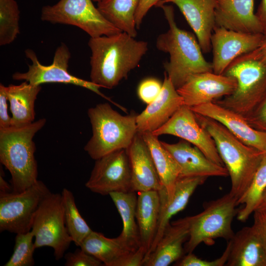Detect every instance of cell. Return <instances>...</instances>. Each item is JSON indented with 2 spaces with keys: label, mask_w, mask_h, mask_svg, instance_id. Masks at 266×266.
<instances>
[{
  "label": "cell",
  "mask_w": 266,
  "mask_h": 266,
  "mask_svg": "<svg viewBox=\"0 0 266 266\" xmlns=\"http://www.w3.org/2000/svg\"><path fill=\"white\" fill-rule=\"evenodd\" d=\"M91 81L112 89L139 64L148 50V43L125 32L90 37Z\"/></svg>",
  "instance_id": "obj_1"
},
{
  "label": "cell",
  "mask_w": 266,
  "mask_h": 266,
  "mask_svg": "<svg viewBox=\"0 0 266 266\" xmlns=\"http://www.w3.org/2000/svg\"><path fill=\"white\" fill-rule=\"evenodd\" d=\"M159 7L164 11L169 29L159 35L156 46L159 51L169 54V61L164 64L165 72L177 89L191 75L213 71L212 66L203 57L194 35L177 26L173 7L166 4Z\"/></svg>",
  "instance_id": "obj_2"
},
{
  "label": "cell",
  "mask_w": 266,
  "mask_h": 266,
  "mask_svg": "<svg viewBox=\"0 0 266 266\" xmlns=\"http://www.w3.org/2000/svg\"><path fill=\"white\" fill-rule=\"evenodd\" d=\"M194 113L214 140L231 178L229 193L238 200L250 185L265 153L245 144L216 120Z\"/></svg>",
  "instance_id": "obj_3"
},
{
  "label": "cell",
  "mask_w": 266,
  "mask_h": 266,
  "mask_svg": "<svg viewBox=\"0 0 266 266\" xmlns=\"http://www.w3.org/2000/svg\"><path fill=\"white\" fill-rule=\"evenodd\" d=\"M46 122L42 118L26 126L0 129V161L11 174L13 192H22L38 180L33 138Z\"/></svg>",
  "instance_id": "obj_4"
},
{
  "label": "cell",
  "mask_w": 266,
  "mask_h": 266,
  "mask_svg": "<svg viewBox=\"0 0 266 266\" xmlns=\"http://www.w3.org/2000/svg\"><path fill=\"white\" fill-rule=\"evenodd\" d=\"M92 136L84 147L96 160L111 152L127 149L137 133V114L123 115L108 103H100L88 110Z\"/></svg>",
  "instance_id": "obj_5"
},
{
  "label": "cell",
  "mask_w": 266,
  "mask_h": 266,
  "mask_svg": "<svg viewBox=\"0 0 266 266\" xmlns=\"http://www.w3.org/2000/svg\"><path fill=\"white\" fill-rule=\"evenodd\" d=\"M237 200L229 193L206 203L200 213L188 217L189 235L184 247L185 253H192L201 243L212 245L216 238L231 239L234 235L232 224L238 212Z\"/></svg>",
  "instance_id": "obj_6"
},
{
  "label": "cell",
  "mask_w": 266,
  "mask_h": 266,
  "mask_svg": "<svg viewBox=\"0 0 266 266\" xmlns=\"http://www.w3.org/2000/svg\"><path fill=\"white\" fill-rule=\"evenodd\" d=\"M223 74L234 78L236 87L231 95L213 102L245 118L266 91V65L242 55L235 59Z\"/></svg>",
  "instance_id": "obj_7"
},
{
  "label": "cell",
  "mask_w": 266,
  "mask_h": 266,
  "mask_svg": "<svg viewBox=\"0 0 266 266\" xmlns=\"http://www.w3.org/2000/svg\"><path fill=\"white\" fill-rule=\"evenodd\" d=\"M31 231L35 249L51 247L56 260L64 256L72 239L66 225L62 194L50 192L42 200L34 215Z\"/></svg>",
  "instance_id": "obj_8"
},
{
  "label": "cell",
  "mask_w": 266,
  "mask_h": 266,
  "mask_svg": "<svg viewBox=\"0 0 266 266\" xmlns=\"http://www.w3.org/2000/svg\"><path fill=\"white\" fill-rule=\"evenodd\" d=\"M93 1L60 0L54 5L42 7L41 20L53 24L77 27L90 37L111 35L123 32L103 17Z\"/></svg>",
  "instance_id": "obj_9"
},
{
  "label": "cell",
  "mask_w": 266,
  "mask_h": 266,
  "mask_svg": "<svg viewBox=\"0 0 266 266\" xmlns=\"http://www.w3.org/2000/svg\"><path fill=\"white\" fill-rule=\"evenodd\" d=\"M27 58L31 60L32 64L28 65V70L25 72H16L13 74L12 78L16 80H24L31 84L40 85L47 83H62L70 84L87 89L103 98L113 103L123 111L126 108L113 101L110 98L102 94L101 87L92 82L84 80L71 74L68 71L69 61L71 57L67 46L64 43L56 50L52 63L48 66L41 64L35 52L31 49L25 50Z\"/></svg>",
  "instance_id": "obj_10"
},
{
  "label": "cell",
  "mask_w": 266,
  "mask_h": 266,
  "mask_svg": "<svg viewBox=\"0 0 266 266\" xmlns=\"http://www.w3.org/2000/svg\"><path fill=\"white\" fill-rule=\"evenodd\" d=\"M51 192L41 181L19 193H0V231L16 234L31 231L40 203Z\"/></svg>",
  "instance_id": "obj_11"
},
{
  "label": "cell",
  "mask_w": 266,
  "mask_h": 266,
  "mask_svg": "<svg viewBox=\"0 0 266 266\" xmlns=\"http://www.w3.org/2000/svg\"><path fill=\"white\" fill-rule=\"evenodd\" d=\"M85 186L92 192L109 195L132 191L131 169L127 149L111 152L96 160Z\"/></svg>",
  "instance_id": "obj_12"
},
{
  "label": "cell",
  "mask_w": 266,
  "mask_h": 266,
  "mask_svg": "<svg viewBox=\"0 0 266 266\" xmlns=\"http://www.w3.org/2000/svg\"><path fill=\"white\" fill-rule=\"evenodd\" d=\"M159 136L169 134L185 140L200 150L210 160L224 166L210 134L198 122L194 112L182 106L162 127L152 133Z\"/></svg>",
  "instance_id": "obj_13"
},
{
  "label": "cell",
  "mask_w": 266,
  "mask_h": 266,
  "mask_svg": "<svg viewBox=\"0 0 266 266\" xmlns=\"http://www.w3.org/2000/svg\"><path fill=\"white\" fill-rule=\"evenodd\" d=\"M263 33H245L215 26L211 37L213 72L223 74L237 57L256 49Z\"/></svg>",
  "instance_id": "obj_14"
},
{
  "label": "cell",
  "mask_w": 266,
  "mask_h": 266,
  "mask_svg": "<svg viewBox=\"0 0 266 266\" xmlns=\"http://www.w3.org/2000/svg\"><path fill=\"white\" fill-rule=\"evenodd\" d=\"M233 77L212 72H205L190 76L177 89L184 105L190 107L212 102L232 94L236 87Z\"/></svg>",
  "instance_id": "obj_15"
},
{
  "label": "cell",
  "mask_w": 266,
  "mask_h": 266,
  "mask_svg": "<svg viewBox=\"0 0 266 266\" xmlns=\"http://www.w3.org/2000/svg\"><path fill=\"white\" fill-rule=\"evenodd\" d=\"M190 108L218 122L245 144L266 153V132L253 128L241 115L214 102Z\"/></svg>",
  "instance_id": "obj_16"
},
{
  "label": "cell",
  "mask_w": 266,
  "mask_h": 266,
  "mask_svg": "<svg viewBox=\"0 0 266 266\" xmlns=\"http://www.w3.org/2000/svg\"><path fill=\"white\" fill-rule=\"evenodd\" d=\"M161 92L158 97L140 113L137 114V132L153 133L164 125L172 116L184 105L170 79L165 72Z\"/></svg>",
  "instance_id": "obj_17"
},
{
  "label": "cell",
  "mask_w": 266,
  "mask_h": 266,
  "mask_svg": "<svg viewBox=\"0 0 266 266\" xmlns=\"http://www.w3.org/2000/svg\"><path fill=\"white\" fill-rule=\"evenodd\" d=\"M175 4L196 35L202 52L210 51L211 37L216 26L215 0H161L156 5Z\"/></svg>",
  "instance_id": "obj_18"
},
{
  "label": "cell",
  "mask_w": 266,
  "mask_h": 266,
  "mask_svg": "<svg viewBox=\"0 0 266 266\" xmlns=\"http://www.w3.org/2000/svg\"><path fill=\"white\" fill-rule=\"evenodd\" d=\"M161 141L180 167V177H227L228 171L224 166L208 159L197 147L181 139L175 143Z\"/></svg>",
  "instance_id": "obj_19"
},
{
  "label": "cell",
  "mask_w": 266,
  "mask_h": 266,
  "mask_svg": "<svg viewBox=\"0 0 266 266\" xmlns=\"http://www.w3.org/2000/svg\"><path fill=\"white\" fill-rule=\"evenodd\" d=\"M207 178L199 176L180 177L177 180L173 192L169 197L163 187L158 191L160 211L158 229L153 244L145 258L156 248L172 217L185 208L196 189L203 184Z\"/></svg>",
  "instance_id": "obj_20"
},
{
  "label": "cell",
  "mask_w": 266,
  "mask_h": 266,
  "mask_svg": "<svg viewBox=\"0 0 266 266\" xmlns=\"http://www.w3.org/2000/svg\"><path fill=\"white\" fill-rule=\"evenodd\" d=\"M254 3V0H215L216 26L239 32L263 33Z\"/></svg>",
  "instance_id": "obj_21"
},
{
  "label": "cell",
  "mask_w": 266,
  "mask_h": 266,
  "mask_svg": "<svg viewBox=\"0 0 266 266\" xmlns=\"http://www.w3.org/2000/svg\"><path fill=\"white\" fill-rule=\"evenodd\" d=\"M132 176V191H159L162 187L149 148L137 132L127 149Z\"/></svg>",
  "instance_id": "obj_22"
},
{
  "label": "cell",
  "mask_w": 266,
  "mask_h": 266,
  "mask_svg": "<svg viewBox=\"0 0 266 266\" xmlns=\"http://www.w3.org/2000/svg\"><path fill=\"white\" fill-rule=\"evenodd\" d=\"M188 217L169 223L154 251L144 260L142 266H168L183 256L184 242L188 239Z\"/></svg>",
  "instance_id": "obj_23"
},
{
  "label": "cell",
  "mask_w": 266,
  "mask_h": 266,
  "mask_svg": "<svg viewBox=\"0 0 266 266\" xmlns=\"http://www.w3.org/2000/svg\"><path fill=\"white\" fill-rule=\"evenodd\" d=\"M227 266H266V250L253 226L245 227L228 240Z\"/></svg>",
  "instance_id": "obj_24"
},
{
  "label": "cell",
  "mask_w": 266,
  "mask_h": 266,
  "mask_svg": "<svg viewBox=\"0 0 266 266\" xmlns=\"http://www.w3.org/2000/svg\"><path fill=\"white\" fill-rule=\"evenodd\" d=\"M137 193L136 218L140 246L145 249L147 255L157 231L160 211V196L158 191L156 190Z\"/></svg>",
  "instance_id": "obj_25"
},
{
  "label": "cell",
  "mask_w": 266,
  "mask_h": 266,
  "mask_svg": "<svg viewBox=\"0 0 266 266\" xmlns=\"http://www.w3.org/2000/svg\"><path fill=\"white\" fill-rule=\"evenodd\" d=\"M41 89L24 81L19 85L5 86V91L12 114L11 126L22 127L34 122V103Z\"/></svg>",
  "instance_id": "obj_26"
},
{
  "label": "cell",
  "mask_w": 266,
  "mask_h": 266,
  "mask_svg": "<svg viewBox=\"0 0 266 266\" xmlns=\"http://www.w3.org/2000/svg\"><path fill=\"white\" fill-rule=\"evenodd\" d=\"M141 134L149 148L161 183L169 197L180 177V167L170 152L162 145L158 136L151 132Z\"/></svg>",
  "instance_id": "obj_27"
},
{
  "label": "cell",
  "mask_w": 266,
  "mask_h": 266,
  "mask_svg": "<svg viewBox=\"0 0 266 266\" xmlns=\"http://www.w3.org/2000/svg\"><path fill=\"white\" fill-rule=\"evenodd\" d=\"M80 247L105 266H117L122 259L133 251L119 235L108 238L93 231L83 241Z\"/></svg>",
  "instance_id": "obj_28"
},
{
  "label": "cell",
  "mask_w": 266,
  "mask_h": 266,
  "mask_svg": "<svg viewBox=\"0 0 266 266\" xmlns=\"http://www.w3.org/2000/svg\"><path fill=\"white\" fill-rule=\"evenodd\" d=\"M121 216L123 229L119 236L133 251L140 246L136 218L137 195L136 192H115L109 194Z\"/></svg>",
  "instance_id": "obj_29"
},
{
  "label": "cell",
  "mask_w": 266,
  "mask_h": 266,
  "mask_svg": "<svg viewBox=\"0 0 266 266\" xmlns=\"http://www.w3.org/2000/svg\"><path fill=\"white\" fill-rule=\"evenodd\" d=\"M140 0H102L97 8L115 27L135 38L137 34L135 16Z\"/></svg>",
  "instance_id": "obj_30"
},
{
  "label": "cell",
  "mask_w": 266,
  "mask_h": 266,
  "mask_svg": "<svg viewBox=\"0 0 266 266\" xmlns=\"http://www.w3.org/2000/svg\"><path fill=\"white\" fill-rule=\"evenodd\" d=\"M266 189V153H265L251 182L244 194L237 200V204H243L238 210L237 218L245 222L256 209Z\"/></svg>",
  "instance_id": "obj_31"
},
{
  "label": "cell",
  "mask_w": 266,
  "mask_h": 266,
  "mask_svg": "<svg viewBox=\"0 0 266 266\" xmlns=\"http://www.w3.org/2000/svg\"><path fill=\"white\" fill-rule=\"evenodd\" d=\"M66 225L72 242L78 247L93 231L81 215L72 193L64 188L62 192Z\"/></svg>",
  "instance_id": "obj_32"
},
{
  "label": "cell",
  "mask_w": 266,
  "mask_h": 266,
  "mask_svg": "<svg viewBox=\"0 0 266 266\" xmlns=\"http://www.w3.org/2000/svg\"><path fill=\"white\" fill-rule=\"evenodd\" d=\"M20 10L15 0H0V45L13 42L20 33Z\"/></svg>",
  "instance_id": "obj_33"
},
{
  "label": "cell",
  "mask_w": 266,
  "mask_h": 266,
  "mask_svg": "<svg viewBox=\"0 0 266 266\" xmlns=\"http://www.w3.org/2000/svg\"><path fill=\"white\" fill-rule=\"evenodd\" d=\"M34 235L31 231L16 234L13 253L4 266H32L34 265L33 253L35 248Z\"/></svg>",
  "instance_id": "obj_34"
},
{
  "label": "cell",
  "mask_w": 266,
  "mask_h": 266,
  "mask_svg": "<svg viewBox=\"0 0 266 266\" xmlns=\"http://www.w3.org/2000/svg\"><path fill=\"white\" fill-rule=\"evenodd\" d=\"M230 242L228 241L227 247L223 254L219 258L207 261L198 258L193 253H187L178 261L176 266H225L228 261L230 251Z\"/></svg>",
  "instance_id": "obj_35"
},
{
  "label": "cell",
  "mask_w": 266,
  "mask_h": 266,
  "mask_svg": "<svg viewBox=\"0 0 266 266\" xmlns=\"http://www.w3.org/2000/svg\"><path fill=\"white\" fill-rule=\"evenodd\" d=\"M163 87L159 80L148 78L142 80L137 88V95L140 100L148 104L160 95Z\"/></svg>",
  "instance_id": "obj_36"
},
{
  "label": "cell",
  "mask_w": 266,
  "mask_h": 266,
  "mask_svg": "<svg viewBox=\"0 0 266 266\" xmlns=\"http://www.w3.org/2000/svg\"><path fill=\"white\" fill-rule=\"evenodd\" d=\"M66 266H100L103 263L81 248L64 255Z\"/></svg>",
  "instance_id": "obj_37"
},
{
  "label": "cell",
  "mask_w": 266,
  "mask_h": 266,
  "mask_svg": "<svg viewBox=\"0 0 266 266\" xmlns=\"http://www.w3.org/2000/svg\"><path fill=\"white\" fill-rule=\"evenodd\" d=\"M245 119L254 129L266 132V91L257 106Z\"/></svg>",
  "instance_id": "obj_38"
},
{
  "label": "cell",
  "mask_w": 266,
  "mask_h": 266,
  "mask_svg": "<svg viewBox=\"0 0 266 266\" xmlns=\"http://www.w3.org/2000/svg\"><path fill=\"white\" fill-rule=\"evenodd\" d=\"M146 251L142 246L122 259L117 266H141L146 255Z\"/></svg>",
  "instance_id": "obj_39"
},
{
  "label": "cell",
  "mask_w": 266,
  "mask_h": 266,
  "mask_svg": "<svg viewBox=\"0 0 266 266\" xmlns=\"http://www.w3.org/2000/svg\"><path fill=\"white\" fill-rule=\"evenodd\" d=\"M8 99L5 86L0 84V129L11 127V117L8 115L7 108Z\"/></svg>",
  "instance_id": "obj_40"
},
{
  "label": "cell",
  "mask_w": 266,
  "mask_h": 266,
  "mask_svg": "<svg viewBox=\"0 0 266 266\" xmlns=\"http://www.w3.org/2000/svg\"><path fill=\"white\" fill-rule=\"evenodd\" d=\"M253 226L266 250V213L255 210Z\"/></svg>",
  "instance_id": "obj_41"
},
{
  "label": "cell",
  "mask_w": 266,
  "mask_h": 266,
  "mask_svg": "<svg viewBox=\"0 0 266 266\" xmlns=\"http://www.w3.org/2000/svg\"><path fill=\"white\" fill-rule=\"evenodd\" d=\"M161 0H140L137 9L135 21L137 29H139L142 22L143 19L147 14L150 9Z\"/></svg>",
  "instance_id": "obj_42"
},
{
  "label": "cell",
  "mask_w": 266,
  "mask_h": 266,
  "mask_svg": "<svg viewBox=\"0 0 266 266\" xmlns=\"http://www.w3.org/2000/svg\"><path fill=\"white\" fill-rule=\"evenodd\" d=\"M243 55L266 65V27L264 28L262 39L259 46L254 50Z\"/></svg>",
  "instance_id": "obj_43"
},
{
  "label": "cell",
  "mask_w": 266,
  "mask_h": 266,
  "mask_svg": "<svg viewBox=\"0 0 266 266\" xmlns=\"http://www.w3.org/2000/svg\"><path fill=\"white\" fill-rule=\"evenodd\" d=\"M256 15L264 30V28L266 27V0H262Z\"/></svg>",
  "instance_id": "obj_44"
},
{
  "label": "cell",
  "mask_w": 266,
  "mask_h": 266,
  "mask_svg": "<svg viewBox=\"0 0 266 266\" xmlns=\"http://www.w3.org/2000/svg\"><path fill=\"white\" fill-rule=\"evenodd\" d=\"M12 191V187L4 179L3 177L0 174V193H7Z\"/></svg>",
  "instance_id": "obj_45"
},
{
  "label": "cell",
  "mask_w": 266,
  "mask_h": 266,
  "mask_svg": "<svg viewBox=\"0 0 266 266\" xmlns=\"http://www.w3.org/2000/svg\"><path fill=\"white\" fill-rule=\"evenodd\" d=\"M255 210L266 213V189L263 193L260 201Z\"/></svg>",
  "instance_id": "obj_46"
},
{
  "label": "cell",
  "mask_w": 266,
  "mask_h": 266,
  "mask_svg": "<svg viewBox=\"0 0 266 266\" xmlns=\"http://www.w3.org/2000/svg\"><path fill=\"white\" fill-rule=\"evenodd\" d=\"M94 2H100V1L102 0H92Z\"/></svg>",
  "instance_id": "obj_47"
}]
</instances>
